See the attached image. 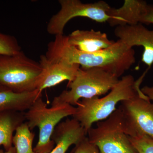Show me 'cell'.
<instances>
[{
  "instance_id": "44dd1931",
  "label": "cell",
  "mask_w": 153,
  "mask_h": 153,
  "mask_svg": "<svg viewBox=\"0 0 153 153\" xmlns=\"http://www.w3.org/2000/svg\"><path fill=\"white\" fill-rule=\"evenodd\" d=\"M141 90L150 100H153V86L146 85L141 88Z\"/></svg>"
},
{
  "instance_id": "e0dca14e",
  "label": "cell",
  "mask_w": 153,
  "mask_h": 153,
  "mask_svg": "<svg viewBox=\"0 0 153 153\" xmlns=\"http://www.w3.org/2000/svg\"><path fill=\"white\" fill-rule=\"evenodd\" d=\"M21 52V47L15 37L0 33V55H14Z\"/></svg>"
},
{
  "instance_id": "30bf717a",
  "label": "cell",
  "mask_w": 153,
  "mask_h": 153,
  "mask_svg": "<svg viewBox=\"0 0 153 153\" xmlns=\"http://www.w3.org/2000/svg\"><path fill=\"white\" fill-rule=\"evenodd\" d=\"M114 34L128 47L141 46L144 48L142 61L150 68L153 64V30L143 24L126 25L116 27Z\"/></svg>"
},
{
  "instance_id": "7c38bea8",
  "label": "cell",
  "mask_w": 153,
  "mask_h": 153,
  "mask_svg": "<svg viewBox=\"0 0 153 153\" xmlns=\"http://www.w3.org/2000/svg\"><path fill=\"white\" fill-rule=\"evenodd\" d=\"M67 42L81 52L92 53L106 49L114 44L105 33L100 31L76 30L67 36Z\"/></svg>"
},
{
  "instance_id": "52a82bcc",
  "label": "cell",
  "mask_w": 153,
  "mask_h": 153,
  "mask_svg": "<svg viewBox=\"0 0 153 153\" xmlns=\"http://www.w3.org/2000/svg\"><path fill=\"white\" fill-rule=\"evenodd\" d=\"M60 9L52 16L47 25L49 34L57 36L63 35L67 23L77 17H85L98 23L108 22L110 7L103 1L84 4L79 0H59Z\"/></svg>"
},
{
  "instance_id": "277c9868",
  "label": "cell",
  "mask_w": 153,
  "mask_h": 153,
  "mask_svg": "<svg viewBox=\"0 0 153 153\" xmlns=\"http://www.w3.org/2000/svg\"><path fill=\"white\" fill-rule=\"evenodd\" d=\"M117 76L99 68H80L75 78L68 82V90H64L52 103L78 105L80 99H89L105 94L116 85Z\"/></svg>"
},
{
  "instance_id": "6da1fadb",
  "label": "cell",
  "mask_w": 153,
  "mask_h": 153,
  "mask_svg": "<svg viewBox=\"0 0 153 153\" xmlns=\"http://www.w3.org/2000/svg\"><path fill=\"white\" fill-rule=\"evenodd\" d=\"M45 55L49 60L77 64L82 69L102 68L118 78L136 61L134 50L120 40L106 49L87 53L69 45L63 34L55 36V40L49 42Z\"/></svg>"
},
{
  "instance_id": "5bb4252c",
  "label": "cell",
  "mask_w": 153,
  "mask_h": 153,
  "mask_svg": "<svg viewBox=\"0 0 153 153\" xmlns=\"http://www.w3.org/2000/svg\"><path fill=\"white\" fill-rule=\"evenodd\" d=\"M42 96V91L17 93L0 84V112L8 111L25 112L36 100Z\"/></svg>"
},
{
  "instance_id": "8fae6325",
  "label": "cell",
  "mask_w": 153,
  "mask_h": 153,
  "mask_svg": "<svg viewBox=\"0 0 153 153\" xmlns=\"http://www.w3.org/2000/svg\"><path fill=\"white\" fill-rule=\"evenodd\" d=\"M87 134L79 122L74 118L68 119L55 128L51 139L56 146L50 153H66L70 146L77 144Z\"/></svg>"
},
{
  "instance_id": "8992f818",
  "label": "cell",
  "mask_w": 153,
  "mask_h": 153,
  "mask_svg": "<svg viewBox=\"0 0 153 153\" xmlns=\"http://www.w3.org/2000/svg\"><path fill=\"white\" fill-rule=\"evenodd\" d=\"M87 134L100 153H138L125 133L123 117L119 108L106 119L97 122L96 127H91Z\"/></svg>"
},
{
  "instance_id": "ac0fdd59",
  "label": "cell",
  "mask_w": 153,
  "mask_h": 153,
  "mask_svg": "<svg viewBox=\"0 0 153 153\" xmlns=\"http://www.w3.org/2000/svg\"><path fill=\"white\" fill-rule=\"evenodd\" d=\"M128 137L138 153H153V138L145 135Z\"/></svg>"
},
{
  "instance_id": "ba28073f",
  "label": "cell",
  "mask_w": 153,
  "mask_h": 153,
  "mask_svg": "<svg viewBox=\"0 0 153 153\" xmlns=\"http://www.w3.org/2000/svg\"><path fill=\"white\" fill-rule=\"evenodd\" d=\"M118 108L122 113L125 131L128 136L153 138V103L142 92L121 102Z\"/></svg>"
},
{
  "instance_id": "d6986e66",
  "label": "cell",
  "mask_w": 153,
  "mask_h": 153,
  "mask_svg": "<svg viewBox=\"0 0 153 153\" xmlns=\"http://www.w3.org/2000/svg\"><path fill=\"white\" fill-rule=\"evenodd\" d=\"M72 153H100L96 146L91 143L86 137L75 145Z\"/></svg>"
},
{
  "instance_id": "7a4b0ae2",
  "label": "cell",
  "mask_w": 153,
  "mask_h": 153,
  "mask_svg": "<svg viewBox=\"0 0 153 153\" xmlns=\"http://www.w3.org/2000/svg\"><path fill=\"white\" fill-rule=\"evenodd\" d=\"M148 70L147 68L137 81L131 75L123 76L109 93L102 98L96 97L82 99L76 107L73 118L79 122L88 134L94 123L106 119L114 112L118 102L142 93L140 85Z\"/></svg>"
},
{
  "instance_id": "3957f363",
  "label": "cell",
  "mask_w": 153,
  "mask_h": 153,
  "mask_svg": "<svg viewBox=\"0 0 153 153\" xmlns=\"http://www.w3.org/2000/svg\"><path fill=\"white\" fill-rule=\"evenodd\" d=\"M25 112V117L31 130L37 127L39 131V140L34 148L36 153H50L55 143L51 137L57 125L64 117L73 116L76 107L67 103H52L50 108L42 99H37L30 108Z\"/></svg>"
},
{
  "instance_id": "9c48e42d",
  "label": "cell",
  "mask_w": 153,
  "mask_h": 153,
  "mask_svg": "<svg viewBox=\"0 0 153 153\" xmlns=\"http://www.w3.org/2000/svg\"><path fill=\"white\" fill-rule=\"evenodd\" d=\"M39 63L42 71L38 76L36 88L42 91L53 87L64 81L68 82L74 80L80 66L63 61H52L45 55L40 56Z\"/></svg>"
},
{
  "instance_id": "4fadbf2b",
  "label": "cell",
  "mask_w": 153,
  "mask_h": 153,
  "mask_svg": "<svg viewBox=\"0 0 153 153\" xmlns=\"http://www.w3.org/2000/svg\"><path fill=\"white\" fill-rule=\"evenodd\" d=\"M148 4L142 0H125L119 8L111 7L109 12L111 19L108 23L112 27L139 24Z\"/></svg>"
},
{
  "instance_id": "5b68a950",
  "label": "cell",
  "mask_w": 153,
  "mask_h": 153,
  "mask_svg": "<svg viewBox=\"0 0 153 153\" xmlns=\"http://www.w3.org/2000/svg\"><path fill=\"white\" fill-rule=\"evenodd\" d=\"M41 71L39 62L27 57L22 51L16 55H0V84L16 93L37 89Z\"/></svg>"
},
{
  "instance_id": "7402d4cb",
  "label": "cell",
  "mask_w": 153,
  "mask_h": 153,
  "mask_svg": "<svg viewBox=\"0 0 153 153\" xmlns=\"http://www.w3.org/2000/svg\"><path fill=\"white\" fill-rule=\"evenodd\" d=\"M0 153H16V149L14 146L12 147L9 150L4 152L2 149H0Z\"/></svg>"
},
{
  "instance_id": "9a60e30c",
  "label": "cell",
  "mask_w": 153,
  "mask_h": 153,
  "mask_svg": "<svg viewBox=\"0 0 153 153\" xmlns=\"http://www.w3.org/2000/svg\"><path fill=\"white\" fill-rule=\"evenodd\" d=\"M25 112L8 111L0 112V146L6 151L13 147L14 132L25 122Z\"/></svg>"
},
{
  "instance_id": "ffe728a7",
  "label": "cell",
  "mask_w": 153,
  "mask_h": 153,
  "mask_svg": "<svg viewBox=\"0 0 153 153\" xmlns=\"http://www.w3.org/2000/svg\"><path fill=\"white\" fill-rule=\"evenodd\" d=\"M140 23L143 25H153V5L148 4L146 10L141 18Z\"/></svg>"
},
{
  "instance_id": "2e32d148",
  "label": "cell",
  "mask_w": 153,
  "mask_h": 153,
  "mask_svg": "<svg viewBox=\"0 0 153 153\" xmlns=\"http://www.w3.org/2000/svg\"><path fill=\"white\" fill-rule=\"evenodd\" d=\"M35 134L31 131L27 122L19 126L13 138L16 153H36L33 148Z\"/></svg>"
}]
</instances>
